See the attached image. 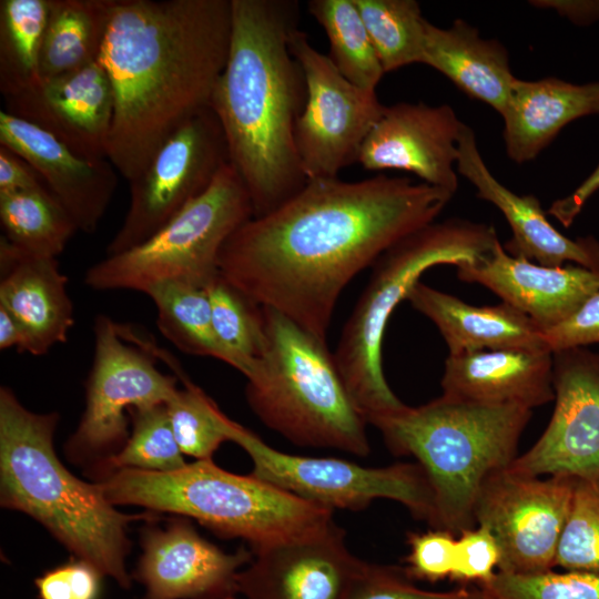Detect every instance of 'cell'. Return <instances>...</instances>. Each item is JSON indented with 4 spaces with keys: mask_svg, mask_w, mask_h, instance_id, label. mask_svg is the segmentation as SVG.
Wrapping results in <instances>:
<instances>
[{
    "mask_svg": "<svg viewBox=\"0 0 599 599\" xmlns=\"http://www.w3.org/2000/svg\"><path fill=\"white\" fill-rule=\"evenodd\" d=\"M456 170L475 186L479 199L494 204L506 217L512 231L511 238L502 245L507 253L540 265L576 263L599 272V242L592 236H565L549 223L536 196L518 195L502 185L484 162L468 125L458 140Z\"/></svg>",
    "mask_w": 599,
    "mask_h": 599,
    "instance_id": "obj_22",
    "label": "cell"
},
{
    "mask_svg": "<svg viewBox=\"0 0 599 599\" xmlns=\"http://www.w3.org/2000/svg\"><path fill=\"white\" fill-rule=\"evenodd\" d=\"M232 0H114L99 60L113 93L108 159L128 182L210 109L225 68Z\"/></svg>",
    "mask_w": 599,
    "mask_h": 599,
    "instance_id": "obj_2",
    "label": "cell"
},
{
    "mask_svg": "<svg viewBox=\"0 0 599 599\" xmlns=\"http://www.w3.org/2000/svg\"><path fill=\"white\" fill-rule=\"evenodd\" d=\"M57 413L26 408L0 389V504L43 525L77 559L129 588L128 527L144 516L120 512L100 485L71 474L53 447Z\"/></svg>",
    "mask_w": 599,
    "mask_h": 599,
    "instance_id": "obj_4",
    "label": "cell"
},
{
    "mask_svg": "<svg viewBox=\"0 0 599 599\" xmlns=\"http://www.w3.org/2000/svg\"><path fill=\"white\" fill-rule=\"evenodd\" d=\"M50 0L0 1V92L17 94L39 81V54Z\"/></svg>",
    "mask_w": 599,
    "mask_h": 599,
    "instance_id": "obj_32",
    "label": "cell"
},
{
    "mask_svg": "<svg viewBox=\"0 0 599 599\" xmlns=\"http://www.w3.org/2000/svg\"><path fill=\"white\" fill-rule=\"evenodd\" d=\"M406 300L429 318L444 337L449 355L484 349H546L544 329L528 315L501 303L467 304L420 281Z\"/></svg>",
    "mask_w": 599,
    "mask_h": 599,
    "instance_id": "obj_25",
    "label": "cell"
},
{
    "mask_svg": "<svg viewBox=\"0 0 599 599\" xmlns=\"http://www.w3.org/2000/svg\"><path fill=\"white\" fill-rule=\"evenodd\" d=\"M103 575L77 559L48 570L35 579L40 599H99Z\"/></svg>",
    "mask_w": 599,
    "mask_h": 599,
    "instance_id": "obj_41",
    "label": "cell"
},
{
    "mask_svg": "<svg viewBox=\"0 0 599 599\" xmlns=\"http://www.w3.org/2000/svg\"><path fill=\"white\" fill-rule=\"evenodd\" d=\"M212 324L223 347L247 378L266 346L263 307L220 273L206 286Z\"/></svg>",
    "mask_w": 599,
    "mask_h": 599,
    "instance_id": "obj_33",
    "label": "cell"
},
{
    "mask_svg": "<svg viewBox=\"0 0 599 599\" xmlns=\"http://www.w3.org/2000/svg\"><path fill=\"white\" fill-rule=\"evenodd\" d=\"M300 16L296 0H232L229 57L210 108L253 217L274 211L307 182L294 139L307 87L288 45Z\"/></svg>",
    "mask_w": 599,
    "mask_h": 599,
    "instance_id": "obj_3",
    "label": "cell"
},
{
    "mask_svg": "<svg viewBox=\"0 0 599 599\" xmlns=\"http://www.w3.org/2000/svg\"><path fill=\"white\" fill-rule=\"evenodd\" d=\"M0 222L2 237L20 251L39 257L58 258L78 231L71 216L44 185L0 194Z\"/></svg>",
    "mask_w": 599,
    "mask_h": 599,
    "instance_id": "obj_30",
    "label": "cell"
},
{
    "mask_svg": "<svg viewBox=\"0 0 599 599\" xmlns=\"http://www.w3.org/2000/svg\"><path fill=\"white\" fill-rule=\"evenodd\" d=\"M154 303L158 327L180 351L220 359L236 370V359L217 339L206 287L186 282H165L145 293Z\"/></svg>",
    "mask_w": 599,
    "mask_h": 599,
    "instance_id": "obj_29",
    "label": "cell"
},
{
    "mask_svg": "<svg viewBox=\"0 0 599 599\" xmlns=\"http://www.w3.org/2000/svg\"><path fill=\"white\" fill-rule=\"evenodd\" d=\"M333 522L315 535L253 555L237 575L246 599H351L372 564L353 555Z\"/></svg>",
    "mask_w": 599,
    "mask_h": 599,
    "instance_id": "obj_16",
    "label": "cell"
},
{
    "mask_svg": "<svg viewBox=\"0 0 599 599\" xmlns=\"http://www.w3.org/2000/svg\"><path fill=\"white\" fill-rule=\"evenodd\" d=\"M182 380L184 387L165 403L174 437L184 455L196 460L212 458L224 441H232L240 424L223 414L199 386L185 377Z\"/></svg>",
    "mask_w": 599,
    "mask_h": 599,
    "instance_id": "obj_36",
    "label": "cell"
},
{
    "mask_svg": "<svg viewBox=\"0 0 599 599\" xmlns=\"http://www.w3.org/2000/svg\"><path fill=\"white\" fill-rule=\"evenodd\" d=\"M232 441L250 456L251 475L305 500L333 510H362L375 499H392L417 519L433 524L432 488L417 463L374 468L335 457L291 455L268 446L242 425Z\"/></svg>",
    "mask_w": 599,
    "mask_h": 599,
    "instance_id": "obj_11",
    "label": "cell"
},
{
    "mask_svg": "<svg viewBox=\"0 0 599 599\" xmlns=\"http://www.w3.org/2000/svg\"><path fill=\"white\" fill-rule=\"evenodd\" d=\"M42 185L40 176L22 158L0 145V194L33 190Z\"/></svg>",
    "mask_w": 599,
    "mask_h": 599,
    "instance_id": "obj_44",
    "label": "cell"
},
{
    "mask_svg": "<svg viewBox=\"0 0 599 599\" xmlns=\"http://www.w3.org/2000/svg\"><path fill=\"white\" fill-rule=\"evenodd\" d=\"M552 416L537 441L509 468L530 476L599 477V353H552Z\"/></svg>",
    "mask_w": 599,
    "mask_h": 599,
    "instance_id": "obj_15",
    "label": "cell"
},
{
    "mask_svg": "<svg viewBox=\"0 0 599 599\" xmlns=\"http://www.w3.org/2000/svg\"><path fill=\"white\" fill-rule=\"evenodd\" d=\"M253 217L250 194L226 163L211 186L142 244L93 264L84 283L95 291L146 293L165 282L206 287L219 274L226 240Z\"/></svg>",
    "mask_w": 599,
    "mask_h": 599,
    "instance_id": "obj_9",
    "label": "cell"
},
{
    "mask_svg": "<svg viewBox=\"0 0 599 599\" xmlns=\"http://www.w3.org/2000/svg\"><path fill=\"white\" fill-rule=\"evenodd\" d=\"M308 12L329 42V59L356 87L376 91L385 71L354 0H311Z\"/></svg>",
    "mask_w": 599,
    "mask_h": 599,
    "instance_id": "obj_31",
    "label": "cell"
},
{
    "mask_svg": "<svg viewBox=\"0 0 599 599\" xmlns=\"http://www.w3.org/2000/svg\"><path fill=\"white\" fill-rule=\"evenodd\" d=\"M456 268L460 281L489 288L544 331L569 318L599 290V272L573 264H536L507 253L500 242L488 255Z\"/></svg>",
    "mask_w": 599,
    "mask_h": 599,
    "instance_id": "obj_21",
    "label": "cell"
},
{
    "mask_svg": "<svg viewBox=\"0 0 599 599\" xmlns=\"http://www.w3.org/2000/svg\"><path fill=\"white\" fill-rule=\"evenodd\" d=\"M16 347L24 353L26 337L18 321L3 307L0 306V349Z\"/></svg>",
    "mask_w": 599,
    "mask_h": 599,
    "instance_id": "obj_47",
    "label": "cell"
},
{
    "mask_svg": "<svg viewBox=\"0 0 599 599\" xmlns=\"http://www.w3.org/2000/svg\"><path fill=\"white\" fill-rule=\"evenodd\" d=\"M132 432L123 447L98 463V479L119 469L167 473L187 463L174 437L165 404L132 409Z\"/></svg>",
    "mask_w": 599,
    "mask_h": 599,
    "instance_id": "obj_35",
    "label": "cell"
},
{
    "mask_svg": "<svg viewBox=\"0 0 599 599\" xmlns=\"http://www.w3.org/2000/svg\"><path fill=\"white\" fill-rule=\"evenodd\" d=\"M598 189L599 166L571 195L556 201L547 211V214L556 216L564 225L569 226L587 199Z\"/></svg>",
    "mask_w": 599,
    "mask_h": 599,
    "instance_id": "obj_45",
    "label": "cell"
},
{
    "mask_svg": "<svg viewBox=\"0 0 599 599\" xmlns=\"http://www.w3.org/2000/svg\"><path fill=\"white\" fill-rule=\"evenodd\" d=\"M485 599H599V575L583 571L538 573L497 571L480 585Z\"/></svg>",
    "mask_w": 599,
    "mask_h": 599,
    "instance_id": "obj_38",
    "label": "cell"
},
{
    "mask_svg": "<svg viewBox=\"0 0 599 599\" xmlns=\"http://www.w3.org/2000/svg\"><path fill=\"white\" fill-rule=\"evenodd\" d=\"M266 346L246 378V400L260 420L297 446L367 456L368 424L334 355L280 312L263 307Z\"/></svg>",
    "mask_w": 599,
    "mask_h": 599,
    "instance_id": "obj_7",
    "label": "cell"
},
{
    "mask_svg": "<svg viewBox=\"0 0 599 599\" xmlns=\"http://www.w3.org/2000/svg\"><path fill=\"white\" fill-rule=\"evenodd\" d=\"M576 479L530 476L509 467L487 478L475 504L476 525L494 536L497 571L538 573L556 567Z\"/></svg>",
    "mask_w": 599,
    "mask_h": 599,
    "instance_id": "obj_14",
    "label": "cell"
},
{
    "mask_svg": "<svg viewBox=\"0 0 599 599\" xmlns=\"http://www.w3.org/2000/svg\"><path fill=\"white\" fill-rule=\"evenodd\" d=\"M556 567L599 575V477L576 479Z\"/></svg>",
    "mask_w": 599,
    "mask_h": 599,
    "instance_id": "obj_37",
    "label": "cell"
},
{
    "mask_svg": "<svg viewBox=\"0 0 599 599\" xmlns=\"http://www.w3.org/2000/svg\"><path fill=\"white\" fill-rule=\"evenodd\" d=\"M500 551L490 531L475 526L460 532L456 541V560L451 579L488 581L498 570Z\"/></svg>",
    "mask_w": 599,
    "mask_h": 599,
    "instance_id": "obj_40",
    "label": "cell"
},
{
    "mask_svg": "<svg viewBox=\"0 0 599 599\" xmlns=\"http://www.w3.org/2000/svg\"><path fill=\"white\" fill-rule=\"evenodd\" d=\"M3 99L6 112L42 129L77 154L90 160L108 159L113 93L100 60L39 80Z\"/></svg>",
    "mask_w": 599,
    "mask_h": 599,
    "instance_id": "obj_18",
    "label": "cell"
},
{
    "mask_svg": "<svg viewBox=\"0 0 599 599\" xmlns=\"http://www.w3.org/2000/svg\"><path fill=\"white\" fill-rule=\"evenodd\" d=\"M535 7L556 10L575 23H588L599 19V1H531Z\"/></svg>",
    "mask_w": 599,
    "mask_h": 599,
    "instance_id": "obj_46",
    "label": "cell"
},
{
    "mask_svg": "<svg viewBox=\"0 0 599 599\" xmlns=\"http://www.w3.org/2000/svg\"><path fill=\"white\" fill-rule=\"evenodd\" d=\"M222 126L210 109L183 124L130 181V203L105 255L135 247L203 194L229 163Z\"/></svg>",
    "mask_w": 599,
    "mask_h": 599,
    "instance_id": "obj_12",
    "label": "cell"
},
{
    "mask_svg": "<svg viewBox=\"0 0 599 599\" xmlns=\"http://www.w3.org/2000/svg\"><path fill=\"white\" fill-rule=\"evenodd\" d=\"M409 555L406 571L417 578L437 581L450 578L455 568L456 541L454 534L433 529L423 534H409Z\"/></svg>",
    "mask_w": 599,
    "mask_h": 599,
    "instance_id": "obj_39",
    "label": "cell"
},
{
    "mask_svg": "<svg viewBox=\"0 0 599 599\" xmlns=\"http://www.w3.org/2000/svg\"><path fill=\"white\" fill-rule=\"evenodd\" d=\"M440 384L443 395L532 409L555 399L552 353L508 348L448 355Z\"/></svg>",
    "mask_w": 599,
    "mask_h": 599,
    "instance_id": "obj_24",
    "label": "cell"
},
{
    "mask_svg": "<svg viewBox=\"0 0 599 599\" xmlns=\"http://www.w3.org/2000/svg\"><path fill=\"white\" fill-rule=\"evenodd\" d=\"M114 0H50L39 54V80L99 60Z\"/></svg>",
    "mask_w": 599,
    "mask_h": 599,
    "instance_id": "obj_28",
    "label": "cell"
},
{
    "mask_svg": "<svg viewBox=\"0 0 599 599\" xmlns=\"http://www.w3.org/2000/svg\"><path fill=\"white\" fill-rule=\"evenodd\" d=\"M288 45L307 87L294 134L302 170L307 180L338 177L343 169L358 162L361 148L385 105L376 91L345 79L329 57L311 44L305 32L293 31Z\"/></svg>",
    "mask_w": 599,
    "mask_h": 599,
    "instance_id": "obj_13",
    "label": "cell"
},
{
    "mask_svg": "<svg viewBox=\"0 0 599 599\" xmlns=\"http://www.w3.org/2000/svg\"><path fill=\"white\" fill-rule=\"evenodd\" d=\"M386 72L423 63L425 24L415 0H354Z\"/></svg>",
    "mask_w": 599,
    "mask_h": 599,
    "instance_id": "obj_34",
    "label": "cell"
},
{
    "mask_svg": "<svg viewBox=\"0 0 599 599\" xmlns=\"http://www.w3.org/2000/svg\"><path fill=\"white\" fill-rule=\"evenodd\" d=\"M226 599H235V598H234V596H233V597H229V598H226Z\"/></svg>",
    "mask_w": 599,
    "mask_h": 599,
    "instance_id": "obj_48",
    "label": "cell"
},
{
    "mask_svg": "<svg viewBox=\"0 0 599 599\" xmlns=\"http://www.w3.org/2000/svg\"><path fill=\"white\" fill-rule=\"evenodd\" d=\"M453 195L385 174L307 180L226 240L219 273L260 306L326 342L346 285L395 243L435 222Z\"/></svg>",
    "mask_w": 599,
    "mask_h": 599,
    "instance_id": "obj_1",
    "label": "cell"
},
{
    "mask_svg": "<svg viewBox=\"0 0 599 599\" xmlns=\"http://www.w3.org/2000/svg\"><path fill=\"white\" fill-rule=\"evenodd\" d=\"M499 242L493 225L453 217L408 234L373 264L369 282L342 331L334 355L361 413L367 418L402 409L383 372L382 345L389 317L419 277L440 264L488 255Z\"/></svg>",
    "mask_w": 599,
    "mask_h": 599,
    "instance_id": "obj_8",
    "label": "cell"
},
{
    "mask_svg": "<svg viewBox=\"0 0 599 599\" xmlns=\"http://www.w3.org/2000/svg\"><path fill=\"white\" fill-rule=\"evenodd\" d=\"M93 336L85 408L65 445L68 456L75 463H100L118 453L130 436L126 414L165 404L177 390L176 378L158 368V357L146 341L129 326L99 315Z\"/></svg>",
    "mask_w": 599,
    "mask_h": 599,
    "instance_id": "obj_10",
    "label": "cell"
},
{
    "mask_svg": "<svg viewBox=\"0 0 599 599\" xmlns=\"http://www.w3.org/2000/svg\"><path fill=\"white\" fill-rule=\"evenodd\" d=\"M423 63L499 114L517 79L505 47L495 39L480 37L476 28L461 19L448 28L426 21Z\"/></svg>",
    "mask_w": 599,
    "mask_h": 599,
    "instance_id": "obj_27",
    "label": "cell"
},
{
    "mask_svg": "<svg viewBox=\"0 0 599 599\" xmlns=\"http://www.w3.org/2000/svg\"><path fill=\"white\" fill-rule=\"evenodd\" d=\"M532 409L486 404L447 395L417 406L372 416L390 451L413 456L434 499L435 529L460 534L474 528L475 504L493 474L517 458L519 439Z\"/></svg>",
    "mask_w": 599,
    "mask_h": 599,
    "instance_id": "obj_5",
    "label": "cell"
},
{
    "mask_svg": "<svg viewBox=\"0 0 599 599\" xmlns=\"http://www.w3.org/2000/svg\"><path fill=\"white\" fill-rule=\"evenodd\" d=\"M351 599H485L481 592L458 589L435 592L408 583L396 570L372 565Z\"/></svg>",
    "mask_w": 599,
    "mask_h": 599,
    "instance_id": "obj_42",
    "label": "cell"
},
{
    "mask_svg": "<svg viewBox=\"0 0 599 599\" xmlns=\"http://www.w3.org/2000/svg\"><path fill=\"white\" fill-rule=\"evenodd\" d=\"M546 348L557 351L599 344V290L569 318L544 331Z\"/></svg>",
    "mask_w": 599,
    "mask_h": 599,
    "instance_id": "obj_43",
    "label": "cell"
},
{
    "mask_svg": "<svg viewBox=\"0 0 599 599\" xmlns=\"http://www.w3.org/2000/svg\"><path fill=\"white\" fill-rule=\"evenodd\" d=\"M97 483L113 506L194 518L223 537L247 541L252 554L315 535L335 522L333 509L253 475L226 471L212 458L167 473L123 468Z\"/></svg>",
    "mask_w": 599,
    "mask_h": 599,
    "instance_id": "obj_6",
    "label": "cell"
},
{
    "mask_svg": "<svg viewBox=\"0 0 599 599\" xmlns=\"http://www.w3.org/2000/svg\"><path fill=\"white\" fill-rule=\"evenodd\" d=\"M599 113V82L575 84L557 78L516 79L504 120L507 155L516 163L534 160L568 123Z\"/></svg>",
    "mask_w": 599,
    "mask_h": 599,
    "instance_id": "obj_26",
    "label": "cell"
},
{
    "mask_svg": "<svg viewBox=\"0 0 599 599\" xmlns=\"http://www.w3.org/2000/svg\"><path fill=\"white\" fill-rule=\"evenodd\" d=\"M466 124L448 104L399 102L385 110L366 136L358 162L368 171L400 170L455 193L458 140Z\"/></svg>",
    "mask_w": 599,
    "mask_h": 599,
    "instance_id": "obj_17",
    "label": "cell"
},
{
    "mask_svg": "<svg viewBox=\"0 0 599 599\" xmlns=\"http://www.w3.org/2000/svg\"><path fill=\"white\" fill-rule=\"evenodd\" d=\"M0 145L22 158L71 216L78 231L93 233L118 184L109 161L83 158L42 129L0 112Z\"/></svg>",
    "mask_w": 599,
    "mask_h": 599,
    "instance_id": "obj_20",
    "label": "cell"
},
{
    "mask_svg": "<svg viewBox=\"0 0 599 599\" xmlns=\"http://www.w3.org/2000/svg\"><path fill=\"white\" fill-rule=\"evenodd\" d=\"M134 577L144 599H226L237 593V575L252 560L240 549L226 554L182 519L145 529Z\"/></svg>",
    "mask_w": 599,
    "mask_h": 599,
    "instance_id": "obj_19",
    "label": "cell"
},
{
    "mask_svg": "<svg viewBox=\"0 0 599 599\" xmlns=\"http://www.w3.org/2000/svg\"><path fill=\"white\" fill-rule=\"evenodd\" d=\"M0 270V306L20 324L24 353L40 356L67 342L74 315L58 260L27 254L1 236Z\"/></svg>",
    "mask_w": 599,
    "mask_h": 599,
    "instance_id": "obj_23",
    "label": "cell"
}]
</instances>
